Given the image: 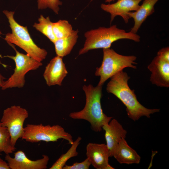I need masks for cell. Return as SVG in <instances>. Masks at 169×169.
Masks as SVG:
<instances>
[{
	"label": "cell",
	"instance_id": "cell-1",
	"mask_svg": "<svg viewBox=\"0 0 169 169\" xmlns=\"http://www.w3.org/2000/svg\"><path fill=\"white\" fill-rule=\"evenodd\" d=\"M130 78L127 73L121 70L111 77L106 90L119 99L125 106L127 115L132 120H138L142 116L150 118L151 114L160 111V109H149L142 105L138 100L134 90L128 84Z\"/></svg>",
	"mask_w": 169,
	"mask_h": 169
},
{
	"label": "cell",
	"instance_id": "cell-2",
	"mask_svg": "<svg viewBox=\"0 0 169 169\" xmlns=\"http://www.w3.org/2000/svg\"><path fill=\"white\" fill-rule=\"evenodd\" d=\"M102 86L95 87L91 84L84 85L82 87L86 96V102L81 110L70 113L69 116L75 120H83L90 124L92 129L97 132L101 131L103 126L108 123L112 117L104 113L101 99Z\"/></svg>",
	"mask_w": 169,
	"mask_h": 169
},
{
	"label": "cell",
	"instance_id": "cell-3",
	"mask_svg": "<svg viewBox=\"0 0 169 169\" xmlns=\"http://www.w3.org/2000/svg\"><path fill=\"white\" fill-rule=\"evenodd\" d=\"M84 36L86 39L83 47L79 51V55L91 50L110 48L113 43L120 39H128L136 42L140 40V36L136 33L126 32L115 25L92 29L85 32Z\"/></svg>",
	"mask_w": 169,
	"mask_h": 169
},
{
	"label": "cell",
	"instance_id": "cell-4",
	"mask_svg": "<svg viewBox=\"0 0 169 169\" xmlns=\"http://www.w3.org/2000/svg\"><path fill=\"white\" fill-rule=\"evenodd\" d=\"M7 18L11 29V33H7L4 39L8 44H14L19 47L30 56L41 62L47 55V51L38 46L31 38L26 26L20 25L15 20L14 12L4 10L3 11Z\"/></svg>",
	"mask_w": 169,
	"mask_h": 169
},
{
	"label": "cell",
	"instance_id": "cell-5",
	"mask_svg": "<svg viewBox=\"0 0 169 169\" xmlns=\"http://www.w3.org/2000/svg\"><path fill=\"white\" fill-rule=\"evenodd\" d=\"M103 59L101 66L96 68L95 76L100 77L98 85L103 86L109 79L126 67L136 69V57L117 53L110 48L103 49Z\"/></svg>",
	"mask_w": 169,
	"mask_h": 169
},
{
	"label": "cell",
	"instance_id": "cell-6",
	"mask_svg": "<svg viewBox=\"0 0 169 169\" xmlns=\"http://www.w3.org/2000/svg\"><path fill=\"white\" fill-rule=\"evenodd\" d=\"M15 51V56L7 55L3 57H8L13 60L15 67L13 74L5 81L2 90L13 88H22L24 85L25 75L29 71L35 70L42 65L41 62L39 61L30 56L18 51L13 44H8Z\"/></svg>",
	"mask_w": 169,
	"mask_h": 169
},
{
	"label": "cell",
	"instance_id": "cell-7",
	"mask_svg": "<svg viewBox=\"0 0 169 169\" xmlns=\"http://www.w3.org/2000/svg\"><path fill=\"white\" fill-rule=\"evenodd\" d=\"M22 138L31 143H37L41 141L54 142L60 139L68 141L71 145L74 142L72 135L58 125L27 124L24 128Z\"/></svg>",
	"mask_w": 169,
	"mask_h": 169
},
{
	"label": "cell",
	"instance_id": "cell-8",
	"mask_svg": "<svg viewBox=\"0 0 169 169\" xmlns=\"http://www.w3.org/2000/svg\"><path fill=\"white\" fill-rule=\"evenodd\" d=\"M28 116V111L20 106H12L4 110L0 123L7 129L13 146H15L18 139L22 138L23 124Z\"/></svg>",
	"mask_w": 169,
	"mask_h": 169
},
{
	"label": "cell",
	"instance_id": "cell-9",
	"mask_svg": "<svg viewBox=\"0 0 169 169\" xmlns=\"http://www.w3.org/2000/svg\"><path fill=\"white\" fill-rule=\"evenodd\" d=\"M42 156L40 159L32 160L28 158L23 151L19 150L14 153V157L6 155L5 160L11 169H45L47 168L49 158L45 155Z\"/></svg>",
	"mask_w": 169,
	"mask_h": 169
},
{
	"label": "cell",
	"instance_id": "cell-10",
	"mask_svg": "<svg viewBox=\"0 0 169 169\" xmlns=\"http://www.w3.org/2000/svg\"><path fill=\"white\" fill-rule=\"evenodd\" d=\"M143 0H117L112 4L102 3L100 8L104 11L110 14L111 23L117 16H121L125 22L127 23L130 18L129 13L136 11L140 7V3Z\"/></svg>",
	"mask_w": 169,
	"mask_h": 169
},
{
	"label": "cell",
	"instance_id": "cell-11",
	"mask_svg": "<svg viewBox=\"0 0 169 169\" xmlns=\"http://www.w3.org/2000/svg\"><path fill=\"white\" fill-rule=\"evenodd\" d=\"M63 58L56 55L45 67L43 76L47 84L49 86L61 85L68 73Z\"/></svg>",
	"mask_w": 169,
	"mask_h": 169
},
{
	"label": "cell",
	"instance_id": "cell-12",
	"mask_svg": "<svg viewBox=\"0 0 169 169\" xmlns=\"http://www.w3.org/2000/svg\"><path fill=\"white\" fill-rule=\"evenodd\" d=\"M87 158L96 169H114L109 163V149L106 144L89 143L86 147Z\"/></svg>",
	"mask_w": 169,
	"mask_h": 169
},
{
	"label": "cell",
	"instance_id": "cell-13",
	"mask_svg": "<svg viewBox=\"0 0 169 169\" xmlns=\"http://www.w3.org/2000/svg\"><path fill=\"white\" fill-rule=\"evenodd\" d=\"M151 72L150 81L160 87H169V61L157 55L147 67Z\"/></svg>",
	"mask_w": 169,
	"mask_h": 169
},
{
	"label": "cell",
	"instance_id": "cell-14",
	"mask_svg": "<svg viewBox=\"0 0 169 169\" xmlns=\"http://www.w3.org/2000/svg\"><path fill=\"white\" fill-rule=\"evenodd\" d=\"M102 129L105 131V138L109 150L110 156L112 157L119 142L122 138H125L127 131L115 119L111 120L108 123L104 125Z\"/></svg>",
	"mask_w": 169,
	"mask_h": 169
},
{
	"label": "cell",
	"instance_id": "cell-15",
	"mask_svg": "<svg viewBox=\"0 0 169 169\" xmlns=\"http://www.w3.org/2000/svg\"><path fill=\"white\" fill-rule=\"evenodd\" d=\"M120 164H131L140 163L141 157L136 151L122 138L115 149L113 156Z\"/></svg>",
	"mask_w": 169,
	"mask_h": 169
},
{
	"label": "cell",
	"instance_id": "cell-16",
	"mask_svg": "<svg viewBox=\"0 0 169 169\" xmlns=\"http://www.w3.org/2000/svg\"><path fill=\"white\" fill-rule=\"evenodd\" d=\"M142 4L138 9L134 12L128 13L130 18H132L134 21L133 27L130 32L136 33L142 23L147 17L155 12L154 6L159 0H143Z\"/></svg>",
	"mask_w": 169,
	"mask_h": 169
},
{
	"label": "cell",
	"instance_id": "cell-17",
	"mask_svg": "<svg viewBox=\"0 0 169 169\" xmlns=\"http://www.w3.org/2000/svg\"><path fill=\"white\" fill-rule=\"evenodd\" d=\"M78 32V29L74 30L69 36L56 39L53 43L57 55L63 57L70 53L77 43Z\"/></svg>",
	"mask_w": 169,
	"mask_h": 169
},
{
	"label": "cell",
	"instance_id": "cell-18",
	"mask_svg": "<svg viewBox=\"0 0 169 169\" xmlns=\"http://www.w3.org/2000/svg\"><path fill=\"white\" fill-rule=\"evenodd\" d=\"M38 23H34L33 27L54 43L56 38L53 30V22L50 20L49 17L45 18L42 15H41L38 19Z\"/></svg>",
	"mask_w": 169,
	"mask_h": 169
},
{
	"label": "cell",
	"instance_id": "cell-19",
	"mask_svg": "<svg viewBox=\"0 0 169 169\" xmlns=\"http://www.w3.org/2000/svg\"><path fill=\"white\" fill-rule=\"evenodd\" d=\"M81 139V138L79 136L74 141L71 147L67 152L62 154L49 169H63V167L66 165V162L69 159L78 155V153L77 151V149Z\"/></svg>",
	"mask_w": 169,
	"mask_h": 169
},
{
	"label": "cell",
	"instance_id": "cell-20",
	"mask_svg": "<svg viewBox=\"0 0 169 169\" xmlns=\"http://www.w3.org/2000/svg\"><path fill=\"white\" fill-rule=\"evenodd\" d=\"M53 28L56 39L67 37L74 30L72 25L65 20H59L53 22Z\"/></svg>",
	"mask_w": 169,
	"mask_h": 169
},
{
	"label": "cell",
	"instance_id": "cell-21",
	"mask_svg": "<svg viewBox=\"0 0 169 169\" xmlns=\"http://www.w3.org/2000/svg\"><path fill=\"white\" fill-rule=\"evenodd\" d=\"M16 148L11 143L10 136L7 129L0 122V151L6 155L12 153Z\"/></svg>",
	"mask_w": 169,
	"mask_h": 169
},
{
	"label": "cell",
	"instance_id": "cell-22",
	"mask_svg": "<svg viewBox=\"0 0 169 169\" xmlns=\"http://www.w3.org/2000/svg\"><path fill=\"white\" fill-rule=\"evenodd\" d=\"M37 3L38 9L49 8L56 14L59 13V6L62 4L60 0H37Z\"/></svg>",
	"mask_w": 169,
	"mask_h": 169
},
{
	"label": "cell",
	"instance_id": "cell-23",
	"mask_svg": "<svg viewBox=\"0 0 169 169\" xmlns=\"http://www.w3.org/2000/svg\"><path fill=\"white\" fill-rule=\"evenodd\" d=\"M91 165L90 163L87 158L80 162H74L71 165H65L63 169H88Z\"/></svg>",
	"mask_w": 169,
	"mask_h": 169
},
{
	"label": "cell",
	"instance_id": "cell-24",
	"mask_svg": "<svg viewBox=\"0 0 169 169\" xmlns=\"http://www.w3.org/2000/svg\"><path fill=\"white\" fill-rule=\"evenodd\" d=\"M157 55L166 61H169V48L168 47L160 49L157 53Z\"/></svg>",
	"mask_w": 169,
	"mask_h": 169
},
{
	"label": "cell",
	"instance_id": "cell-25",
	"mask_svg": "<svg viewBox=\"0 0 169 169\" xmlns=\"http://www.w3.org/2000/svg\"><path fill=\"white\" fill-rule=\"evenodd\" d=\"M0 169H10L8 163L0 157Z\"/></svg>",
	"mask_w": 169,
	"mask_h": 169
},
{
	"label": "cell",
	"instance_id": "cell-26",
	"mask_svg": "<svg viewBox=\"0 0 169 169\" xmlns=\"http://www.w3.org/2000/svg\"><path fill=\"white\" fill-rule=\"evenodd\" d=\"M0 64H2L0 62ZM5 79V78L0 74V87H2L3 85L5 82V81H4Z\"/></svg>",
	"mask_w": 169,
	"mask_h": 169
},
{
	"label": "cell",
	"instance_id": "cell-27",
	"mask_svg": "<svg viewBox=\"0 0 169 169\" xmlns=\"http://www.w3.org/2000/svg\"><path fill=\"white\" fill-rule=\"evenodd\" d=\"M93 0H91V1H92ZM115 0H105V3H110L112 1H114Z\"/></svg>",
	"mask_w": 169,
	"mask_h": 169
},
{
	"label": "cell",
	"instance_id": "cell-28",
	"mask_svg": "<svg viewBox=\"0 0 169 169\" xmlns=\"http://www.w3.org/2000/svg\"><path fill=\"white\" fill-rule=\"evenodd\" d=\"M2 34V33L1 31L0 30V36L1 34Z\"/></svg>",
	"mask_w": 169,
	"mask_h": 169
}]
</instances>
